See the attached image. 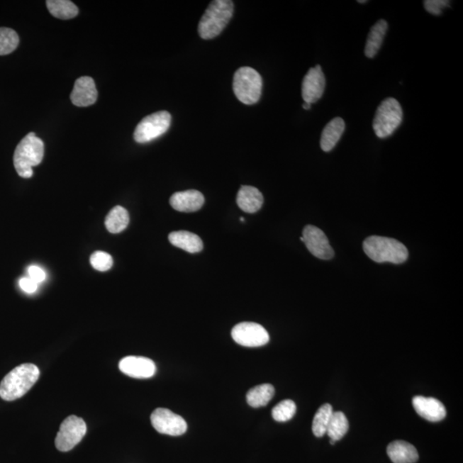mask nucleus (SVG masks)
<instances>
[{
	"label": "nucleus",
	"mask_w": 463,
	"mask_h": 463,
	"mask_svg": "<svg viewBox=\"0 0 463 463\" xmlns=\"http://www.w3.org/2000/svg\"><path fill=\"white\" fill-rule=\"evenodd\" d=\"M348 428H350V424H348L346 415L342 412H333L326 433L331 440L337 442L341 440L346 435Z\"/></svg>",
	"instance_id": "393cba45"
},
{
	"label": "nucleus",
	"mask_w": 463,
	"mask_h": 463,
	"mask_svg": "<svg viewBox=\"0 0 463 463\" xmlns=\"http://www.w3.org/2000/svg\"><path fill=\"white\" fill-rule=\"evenodd\" d=\"M311 104H306V102H305V104H303V108H304L306 110H310L311 109Z\"/></svg>",
	"instance_id": "473e14b6"
},
{
	"label": "nucleus",
	"mask_w": 463,
	"mask_h": 463,
	"mask_svg": "<svg viewBox=\"0 0 463 463\" xmlns=\"http://www.w3.org/2000/svg\"><path fill=\"white\" fill-rule=\"evenodd\" d=\"M345 130V122L342 118H335L323 130L320 146L325 152H330L338 145Z\"/></svg>",
	"instance_id": "6ab92c4d"
},
{
	"label": "nucleus",
	"mask_w": 463,
	"mask_h": 463,
	"mask_svg": "<svg viewBox=\"0 0 463 463\" xmlns=\"http://www.w3.org/2000/svg\"><path fill=\"white\" fill-rule=\"evenodd\" d=\"M296 404L292 400H284L272 409L273 419L278 422H286L292 419L296 413Z\"/></svg>",
	"instance_id": "cd10ccee"
},
{
	"label": "nucleus",
	"mask_w": 463,
	"mask_h": 463,
	"mask_svg": "<svg viewBox=\"0 0 463 463\" xmlns=\"http://www.w3.org/2000/svg\"><path fill=\"white\" fill-rule=\"evenodd\" d=\"M303 242L309 252L319 260H330L335 255L325 233L317 227L308 225L304 228Z\"/></svg>",
	"instance_id": "9b49d317"
},
{
	"label": "nucleus",
	"mask_w": 463,
	"mask_h": 463,
	"mask_svg": "<svg viewBox=\"0 0 463 463\" xmlns=\"http://www.w3.org/2000/svg\"><path fill=\"white\" fill-rule=\"evenodd\" d=\"M118 367L123 374L134 379L152 378L157 372L153 360L140 356H126L121 360Z\"/></svg>",
	"instance_id": "ddd939ff"
},
{
	"label": "nucleus",
	"mask_w": 463,
	"mask_h": 463,
	"mask_svg": "<svg viewBox=\"0 0 463 463\" xmlns=\"http://www.w3.org/2000/svg\"><path fill=\"white\" fill-rule=\"evenodd\" d=\"M413 406L418 415L431 422L441 421L447 415L444 404L433 397L416 396L413 398Z\"/></svg>",
	"instance_id": "4468645a"
},
{
	"label": "nucleus",
	"mask_w": 463,
	"mask_h": 463,
	"mask_svg": "<svg viewBox=\"0 0 463 463\" xmlns=\"http://www.w3.org/2000/svg\"><path fill=\"white\" fill-rule=\"evenodd\" d=\"M171 121V114L167 111L154 113L143 118L135 129V141L146 143L162 136L169 130Z\"/></svg>",
	"instance_id": "0eeeda50"
},
{
	"label": "nucleus",
	"mask_w": 463,
	"mask_h": 463,
	"mask_svg": "<svg viewBox=\"0 0 463 463\" xmlns=\"http://www.w3.org/2000/svg\"><path fill=\"white\" fill-rule=\"evenodd\" d=\"M151 423L157 431L170 436L183 435L187 430L184 418L167 408H157L150 416Z\"/></svg>",
	"instance_id": "9d476101"
},
{
	"label": "nucleus",
	"mask_w": 463,
	"mask_h": 463,
	"mask_svg": "<svg viewBox=\"0 0 463 463\" xmlns=\"http://www.w3.org/2000/svg\"><path fill=\"white\" fill-rule=\"evenodd\" d=\"M231 334L235 342L243 347H262L266 345L269 341L267 330L256 323H240L233 327Z\"/></svg>",
	"instance_id": "1a4fd4ad"
},
{
	"label": "nucleus",
	"mask_w": 463,
	"mask_h": 463,
	"mask_svg": "<svg viewBox=\"0 0 463 463\" xmlns=\"http://www.w3.org/2000/svg\"><path fill=\"white\" fill-rule=\"evenodd\" d=\"M46 3L49 12L56 18L68 20L79 14V8L69 0H48Z\"/></svg>",
	"instance_id": "b1692460"
},
{
	"label": "nucleus",
	"mask_w": 463,
	"mask_h": 463,
	"mask_svg": "<svg viewBox=\"0 0 463 463\" xmlns=\"http://www.w3.org/2000/svg\"><path fill=\"white\" fill-rule=\"evenodd\" d=\"M274 395V388L270 384L257 385L247 393V403L252 408L264 407Z\"/></svg>",
	"instance_id": "4be33fe9"
},
{
	"label": "nucleus",
	"mask_w": 463,
	"mask_h": 463,
	"mask_svg": "<svg viewBox=\"0 0 463 463\" xmlns=\"http://www.w3.org/2000/svg\"><path fill=\"white\" fill-rule=\"evenodd\" d=\"M387 454L394 463H415L419 460V454L415 446L405 441L391 442L387 447Z\"/></svg>",
	"instance_id": "a211bd4d"
},
{
	"label": "nucleus",
	"mask_w": 463,
	"mask_h": 463,
	"mask_svg": "<svg viewBox=\"0 0 463 463\" xmlns=\"http://www.w3.org/2000/svg\"><path fill=\"white\" fill-rule=\"evenodd\" d=\"M358 3H367V1H364H364H358Z\"/></svg>",
	"instance_id": "72a5a7b5"
},
{
	"label": "nucleus",
	"mask_w": 463,
	"mask_h": 463,
	"mask_svg": "<svg viewBox=\"0 0 463 463\" xmlns=\"http://www.w3.org/2000/svg\"><path fill=\"white\" fill-rule=\"evenodd\" d=\"M40 370L34 364H20L11 370L0 383V397L12 401L21 398L39 379Z\"/></svg>",
	"instance_id": "f257e3e1"
},
{
	"label": "nucleus",
	"mask_w": 463,
	"mask_h": 463,
	"mask_svg": "<svg viewBox=\"0 0 463 463\" xmlns=\"http://www.w3.org/2000/svg\"><path fill=\"white\" fill-rule=\"evenodd\" d=\"M333 412V408L329 403L323 404L319 408L313 422V433L315 436L321 437L326 434Z\"/></svg>",
	"instance_id": "a878e982"
},
{
	"label": "nucleus",
	"mask_w": 463,
	"mask_h": 463,
	"mask_svg": "<svg viewBox=\"0 0 463 463\" xmlns=\"http://www.w3.org/2000/svg\"><path fill=\"white\" fill-rule=\"evenodd\" d=\"M403 109L395 98H387L381 102L375 114L374 130L379 138L390 137L403 121Z\"/></svg>",
	"instance_id": "423d86ee"
},
{
	"label": "nucleus",
	"mask_w": 463,
	"mask_h": 463,
	"mask_svg": "<svg viewBox=\"0 0 463 463\" xmlns=\"http://www.w3.org/2000/svg\"><path fill=\"white\" fill-rule=\"evenodd\" d=\"M424 7L430 14L438 16L442 14L445 8L450 7V1L447 0H427L424 2Z\"/></svg>",
	"instance_id": "c756f323"
},
{
	"label": "nucleus",
	"mask_w": 463,
	"mask_h": 463,
	"mask_svg": "<svg viewBox=\"0 0 463 463\" xmlns=\"http://www.w3.org/2000/svg\"><path fill=\"white\" fill-rule=\"evenodd\" d=\"M264 203V196L256 187L243 186L237 195V204L241 210L252 214L260 210Z\"/></svg>",
	"instance_id": "f3484780"
},
{
	"label": "nucleus",
	"mask_w": 463,
	"mask_h": 463,
	"mask_svg": "<svg viewBox=\"0 0 463 463\" xmlns=\"http://www.w3.org/2000/svg\"><path fill=\"white\" fill-rule=\"evenodd\" d=\"M235 5L230 0H215L210 4L199 24L201 38L211 40L218 36L230 21Z\"/></svg>",
	"instance_id": "f03ea898"
},
{
	"label": "nucleus",
	"mask_w": 463,
	"mask_h": 463,
	"mask_svg": "<svg viewBox=\"0 0 463 463\" xmlns=\"http://www.w3.org/2000/svg\"><path fill=\"white\" fill-rule=\"evenodd\" d=\"M44 157V143L34 133L22 139L16 146L13 163L20 177L30 179L33 176V167L38 166Z\"/></svg>",
	"instance_id": "20e7f679"
},
{
	"label": "nucleus",
	"mask_w": 463,
	"mask_h": 463,
	"mask_svg": "<svg viewBox=\"0 0 463 463\" xmlns=\"http://www.w3.org/2000/svg\"><path fill=\"white\" fill-rule=\"evenodd\" d=\"M364 252L376 263L400 264L407 261L408 251L407 247L398 240L391 238L371 236L363 243Z\"/></svg>",
	"instance_id": "7ed1b4c3"
},
{
	"label": "nucleus",
	"mask_w": 463,
	"mask_h": 463,
	"mask_svg": "<svg viewBox=\"0 0 463 463\" xmlns=\"http://www.w3.org/2000/svg\"><path fill=\"white\" fill-rule=\"evenodd\" d=\"M19 37L9 28H0V56L10 55L18 47Z\"/></svg>",
	"instance_id": "bb28decb"
},
{
	"label": "nucleus",
	"mask_w": 463,
	"mask_h": 463,
	"mask_svg": "<svg viewBox=\"0 0 463 463\" xmlns=\"http://www.w3.org/2000/svg\"><path fill=\"white\" fill-rule=\"evenodd\" d=\"M90 264L98 272H108L113 267V260L110 254L104 252H94L90 257Z\"/></svg>",
	"instance_id": "c85d7f7f"
},
{
	"label": "nucleus",
	"mask_w": 463,
	"mask_h": 463,
	"mask_svg": "<svg viewBox=\"0 0 463 463\" xmlns=\"http://www.w3.org/2000/svg\"><path fill=\"white\" fill-rule=\"evenodd\" d=\"M240 221H245V219L244 218H240Z\"/></svg>",
	"instance_id": "f704fd0d"
},
{
	"label": "nucleus",
	"mask_w": 463,
	"mask_h": 463,
	"mask_svg": "<svg viewBox=\"0 0 463 463\" xmlns=\"http://www.w3.org/2000/svg\"><path fill=\"white\" fill-rule=\"evenodd\" d=\"M28 277L31 278L33 281H35L36 284H40V282L46 280L47 274L44 272V269L39 267L37 265H31L28 269Z\"/></svg>",
	"instance_id": "7c9ffc66"
},
{
	"label": "nucleus",
	"mask_w": 463,
	"mask_h": 463,
	"mask_svg": "<svg viewBox=\"0 0 463 463\" xmlns=\"http://www.w3.org/2000/svg\"><path fill=\"white\" fill-rule=\"evenodd\" d=\"M98 92L95 81L89 77H82L76 81L71 94V101L77 106H91L96 104Z\"/></svg>",
	"instance_id": "2eb2a0df"
},
{
	"label": "nucleus",
	"mask_w": 463,
	"mask_h": 463,
	"mask_svg": "<svg viewBox=\"0 0 463 463\" xmlns=\"http://www.w3.org/2000/svg\"><path fill=\"white\" fill-rule=\"evenodd\" d=\"M388 30V23L385 20L381 19L376 22L369 33L364 55L367 58H374L376 53L382 46L384 38Z\"/></svg>",
	"instance_id": "412c9836"
},
{
	"label": "nucleus",
	"mask_w": 463,
	"mask_h": 463,
	"mask_svg": "<svg viewBox=\"0 0 463 463\" xmlns=\"http://www.w3.org/2000/svg\"><path fill=\"white\" fill-rule=\"evenodd\" d=\"M325 89V77L320 65L311 68L302 82V97L306 104L317 102L323 95Z\"/></svg>",
	"instance_id": "f8f14e48"
},
{
	"label": "nucleus",
	"mask_w": 463,
	"mask_h": 463,
	"mask_svg": "<svg viewBox=\"0 0 463 463\" xmlns=\"http://www.w3.org/2000/svg\"><path fill=\"white\" fill-rule=\"evenodd\" d=\"M87 433V425L82 418L71 415L60 425L55 438V446L60 452H67L83 440Z\"/></svg>",
	"instance_id": "6e6552de"
},
{
	"label": "nucleus",
	"mask_w": 463,
	"mask_h": 463,
	"mask_svg": "<svg viewBox=\"0 0 463 463\" xmlns=\"http://www.w3.org/2000/svg\"><path fill=\"white\" fill-rule=\"evenodd\" d=\"M204 201V196L200 191L188 190L176 192L170 198V204L175 211L190 213L199 211Z\"/></svg>",
	"instance_id": "dca6fc26"
},
{
	"label": "nucleus",
	"mask_w": 463,
	"mask_h": 463,
	"mask_svg": "<svg viewBox=\"0 0 463 463\" xmlns=\"http://www.w3.org/2000/svg\"><path fill=\"white\" fill-rule=\"evenodd\" d=\"M263 80L260 73L251 67L237 69L233 77V89L237 99L245 105H253L260 101Z\"/></svg>",
	"instance_id": "39448f33"
},
{
	"label": "nucleus",
	"mask_w": 463,
	"mask_h": 463,
	"mask_svg": "<svg viewBox=\"0 0 463 463\" xmlns=\"http://www.w3.org/2000/svg\"><path fill=\"white\" fill-rule=\"evenodd\" d=\"M129 223V213L121 206L114 207L106 216L105 221L106 229L112 233H120L124 231Z\"/></svg>",
	"instance_id": "5701e85b"
},
{
	"label": "nucleus",
	"mask_w": 463,
	"mask_h": 463,
	"mask_svg": "<svg viewBox=\"0 0 463 463\" xmlns=\"http://www.w3.org/2000/svg\"><path fill=\"white\" fill-rule=\"evenodd\" d=\"M170 243L187 252L196 253L202 251L203 244L200 237L188 231H176L169 236Z\"/></svg>",
	"instance_id": "aec40b11"
},
{
	"label": "nucleus",
	"mask_w": 463,
	"mask_h": 463,
	"mask_svg": "<svg viewBox=\"0 0 463 463\" xmlns=\"http://www.w3.org/2000/svg\"><path fill=\"white\" fill-rule=\"evenodd\" d=\"M20 288L27 294H34L38 289V284L30 277H23L19 281Z\"/></svg>",
	"instance_id": "2f4dec72"
}]
</instances>
